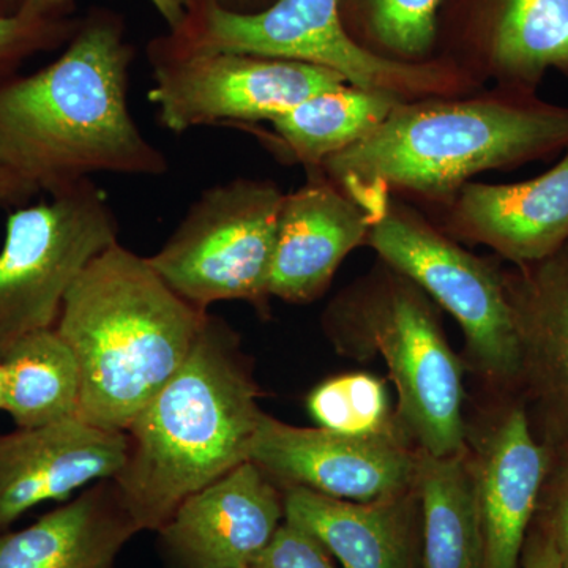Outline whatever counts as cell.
Instances as JSON below:
<instances>
[{"mask_svg":"<svg viewBox=\"0 0 568 568\" xmlns=\"http://www.w3.org/2000/svg\"><path fill=\"white\" fill-rule=\"evenodd\" d=\"M493 59L519 81L537 80L549 69L568 71V0H503Z\"/></svg>","mask_w":568,"mask_h":568,"instance_id":"cell-23","label":"cell"},{"mask_svg":"<svg viewBox=\"0 0 568 568\" xmlns=\"http://www.w3.org/2000/svg\"><path fill=\"white\" fill-rule=\"evenodd\" d=\"M549 484L547 510L541 529L558 551L564 568H568V462L560 463Z\"/></svg>","mask_w":568,"mask_h":568,"instance_id":"cell-28","label":"cell"},{"mask_svg":"<svg viewBox=\"0 0 568 568\" xmlns=\"http://www.w3.org/2000/svg\"><path fill=\"white\" fill-rule=\"evenodd\" d=\"M237 336L209 315L192 353L134 418L114 478L140 530L164 528L186 499L248 462L263 417Z\"/></svg>","mask_w":568,"mask_h":568,"instance_id":"cell-2","label":"cell"},{"mask_svg":"<svg viewBox=\"0 0 568 568\" xmlns=\"http://www.w3.org/2000/svg\"><path fill=\"white\" fill-rule=\"evenodd\" d=\"M138 532L110 478L29 528L0 532V568H115L119 552Z\"/></svg>","mask_w":568,"mask_h":568,"instance_id":"cell-19","label":"cell"},{"mask_svg":"<svg viewBox=\"0 0 568 568\" xmlns=\"http://www.w3.org/2000/svg\"><path fill=\"white\" fill-rule=\"evenodd\" d=\"M78 22L80 20H73L70 14L0 13V85L17 78L29 59L65 47L77 31Z\"/></svg>","mask_w":568,"mask_h":568,"instance_id":"cell-25","label":"cell"},{"mask_svg":"<svg viewBox=\"0 0 568 568\" xmlns=\"http://www.w3.org/2000/svg\"><path fill=\"white\" fill-rule=\"evenodd\" d=\"M418 450L405 440L302 428L263 414L248 462L280 487L373 503L416 487Z\"/></svg>","mask_w":568,"mask_h":568,"instance_id":"cell-11","label":"cell"},{"mask_svg":"<svg viewBox=\"0 0 568 568\" xmlns=\"http://www.w3.org/2000/svg\"><path fill=\"white\" fill-rule=\"evenodd\" d=\"M156 39L171 50L235 52L323 67L354 88L402 100L446 92L452 85L444 71L390 61L361 47L343 24L339 0H274L256 11L196 0L178 29Z\"/></svg>","mask_w":568,"mask_h":568,"instance_id":"cell-6","label":"cell"},{"mask_svg":"<svg viewBox=\"0 0 568 568\" xmlns=\"http://www.w3.org/2000/svg\"><path fill=\"white\" fill-rule=\"evenodd\" d=\"M366 244L457 320L469 365L485 383L507 387L521 379V335L506 276L466 252L417 215L387 203Z\"/></svg>","mask_w":568,"mask_h":568,"instance_id":"cell-9","label":"cell"},{"mask_svg":"<svg viewBox=\"0 0 568 568\" xmlns=\"http://www.w3.org/2000/svg\"><path fill=\"white\" fill-rule=\"evenodd\" d=\"M443 0H369V22L377 40L403 55H420L436 37Z\"/></svg>","mask_w":568,"mask_h":568,"instance_id":"cell-26","label":"cell"},{"mask_svg":"<svg viewBox=\"0 0 568 568\" xmlns=\"http://www.w3.org/2000/svg\"><path fill=\"white\" fill-rule=\"evenodd\" d=\"M283 200L274 182L260 179L209 186L149 263L197 308L241 301L267 313Z\"/></svg>","mask_w":568,"mask_h":568,"instance_id":"cell-7","label":"cell"},{"mask_svg":"<svg viewBox=\"0 0 568 568\" xmlns=\"http://www.w3.org/2000/svg\"><path fill=\"white\" fill-rule=\"evenodd\" d=\"M39 190L22 181L17 174L0 166V207L17 209L31 203Z\"/></svg>","mask_w":568,"mask_h":568,"instance_id":"cell-31","label":"cell"},{"mask_svg":"<svg viewBox=\"0 0 568 568\" xmlns=\"http://www.w3.org/2000/svg\"><path fill=\"white\" fill-rule=\"evenodd\" d=\"M196 0H149L156 13L166 22L168 31H174L185 20ZM73 0H20L18 13L29 17H62L69 14Z\"/></svg>","mask_w":568,"mask_h":568,"instance_id":"cell-29","label":"cell"},{"mask_svg":"<svg viewBox=\"0 0 568 568\" xmlns=\"http://www.w3.org/2000/svg\"><path fill=\"white\" fill-rule=\"evenodd\" d=\"M119 233L92 179L10 212L0 246V358L22 336L55 327L71 284Z\"/></svg>","mask_w":568,"mask_h":568,"instance_id":"cell-8","label":"cell"},{"mask_svg":"<svg viewBox=\"0 0 568 568\" xmlns=\"http://www.w3.org/2000/svg\"><path fill=\"white\" fill-rule=\"evenodd\" d=\"M220 6L234 11H256L264 9L274 0H216Z\"/></svg>","mask_w":568,"mask_h":568,"instance_id":"cell-32","label":"cell"},{"mask_svg":"<svg viewBox=\"0 0 568 568\" xmlns=\"http://www.w3.org/2000/svg\"><path fill=\"white\" fill-rule=\"evenodd\" d=\"M568 148V110L523 100L398 103L386 121L321 171L365 209L388 185L457 194L467 179Z\"/></svg>","mask_w":568,"mask_h":568,"instance_id":"cell-4","label":"cell"},{"mask_svg":"<svg viewBox=\"0 0 568 568\" xmlns=\"http://www.w3.org/2000/svg\"><path fill=\"white\" fill-rule=\"evenodd\" d=\"M129 452V433L80 417L0 435V532L40 504L118 477Z\"/></svg>","mask_w":568,"mask_h":568,"instance_id":"cell-14","label":"cell"},{"mask_svg":"<svg viewBox=\"0 0 568 568\" xmlns=\"http://www.w3.org/2000/svg\"><path fill=\"white\" fill-rule=\"evenodd\" d=\"M284 521V493L245 462L186 497L160 530L183 568H250Z\"/></svg>","mask_w":568,"mask_h":568,"instance_id":"cell-13","label":"cell"},{"mask_svg":"<svg viewBox=\"0 0 568 568\" xmlns=\"http://www.w3.org/2000/svg\"><path fill=\"white\" fill-rule=\"evenodd\" d=\"M20 7V0H0V13L11 14L17 13Z\"/></svg>","mask_w":568,"mask_h":568,"instance_id":"cell-33","label":"cell"},{"mask_svg":"<svg viewBox=\"0 0 568 568\" xmlns=\"http://www.w3.org/2000/svg\"><path fill=\"white\" fill-rule=\"evenodd\" d=\"M506 278L521 335V379L536 396L549 454L568 462V244Z\"/></svg>","mask_w":568,"mask_h":568,"instance_id":"cell-17","label":"cell"},{"mask_svg":"<svg viewBox=\"0 0 568 568\" xmlns=\"http://www.w3.org/2000/svg\"><path fill=\"white\" fill-rule=\"evenodd\" d=\"M402 102L392 93L345 84L310 97L271 123L284 152L313 170L368 136Z\"/></svg>","mask_w":568,"mask_h":568,"instance_id":"cell-22","label":"cell"},{"mask_svg":"<svg viewBox=\"0 0 568 568\" xmlns=\"http://www.w3.org/2000/svg\"><path fill=\"white\" fill-rule=\"evenodd\" d=\"M375 219L320 168L308 170L304 185L284 194L268 293L290 304L316 301L347 254L366 244Z\"/></svg>","mask_w":568,"mask_h":568,"instance_id":"cell-15","label":"cell"},{"mask_svg":"<svg viewBox=\"0 0 568 568\" xmlns=\"http://www.w3.org/2000/svg\"><path fill=\"white\" fill-rule=\"evenodd\" d=\"M250 568L336 567L332 562L331 552L316 537L284 519L271 544L257 556Z\"/></svg>","mask_w":568,"mask_h":568,"instance_id":"cell-27","label":"cell"},{"mask_svg":"<svg viewBox=\"0 0 568 568\" xmlns=\"http://www.w3.org/2000/svg\"><path fill=\"white\" fill-rule=\"evenodd\" d=\"M467 459L485 568H519L530 521L551 470V454L537 439L525 406H500L474 428L467 424Z\"/></svg>","mask_w":568,"mask_h":568,"instance_id":"cell-12","label":"cell"},{"mask_svg":"<svg viewBox=\"0 0 568 568\" xmlns=\"http://www.w3.org/2000/svg\"><path fill=\"white\" fill-rule=\"evenodd\" d=\"M121 242L71 284L55 331L81 372L80 417L112 432L134 418L179 372L207 321Z\"/></svg>","mask_w":568,"mask_h":568,"instance_id":"cell-3","label":"cell"},{"mask_svg":"<svg viewBox=\"0 0 568 568\" xmlns=\"http://www.w3.org/2000/svg\"><path fill=\"white\" fill-rule=\"evenodd\" d=\"M133 59L121 14L89 11L55 61L0 85V166L48 196L95 174H166L130 111Z\"/></svg>","mask_w":568,"mask_h":568,"instance_id":"cell-1","label":"cell"},{"mask_svg":"<svg viewBox=\"0 0 568 568\" xmlns=\"http://www.w3.org/2000/svg\"><path fill=\"white\" fill-rule=\"evenodd\" d=\"M306 409L321 428L410 444L399 425L386 383L369 373L328 377L310 392Z\"/></svg>","mask_w":568,"mask_h":568,"instance_id":"cell-24","label":"cell"},{"mask_svg":"<svg viewBox=\"0 0 568 568\" xmlns=\"http://www.w3.org/2000/svg\"><path fill=\"white\" fill-rule=\"evenodd\" d=\"M3 398H6V373L0 364V409H3Z\"/></svg>","mask_w":568,"mask_h":568,"instance_id":"cell-34","label":"cell"},{"mask_svg":"<svg viewBox=\"0 0 568 568\" xmlns=\"http://www.w3.org/2000/svg\"><path fill=\"white\" fill-rule=\"evenodd\" d=\"M284 519L316 537L345 568H416L420 503L416 487L351 503L302 487L283 488Z\"/></svg>","mask_w":568,"mask_h":568,"instance_id":"cell-18","label":"cell"},{"mask_svg":"<svg viewBox=\"0 0 568 568\" xmlns=\"http://www.w3.org/2000/svg\"><path fill=\"white\" fill-rule=\"evenodd\" d=\"M424 568H485L484 537L467 450L454 457L418 452Z\"/></svg>","mask_w":568,"mask_h":568,"instance_id":"cell-20","label":"cell"},{"mask_svg":"<svg viewBox=\"0 0 568 568\" xmlns=\"http://www.w3.org/2000/svg\"><path fill=\"white\" fill-rule=\"evenodd\" d=\"M153 85L149 102L163 129L272 122L298 103L347 84L335 71L308 63L235 54L171 50L149 41Z\"/></svg>","mask_w":568,"mask_h":568,"instance_id":"cell-10","label":"cell"},{"mask_svg":"<svg viewBox=\"0 0 568 568\" xmlns=\"http://www.w3.org/2000/svg\"><path fill=\"white\" fill-rule=\"evenodd\" d=\"M0 364L6 373L3 410L18 428L80 416V365L55 327L22 336Z\"/></svg>","mask_w":568,"mask_h":568,"instance_id":"cell-21","label":"cell"},{"mask_svg":"<svg viewBox=\"0 0 568 568\" xmlns=\"http://www.w3.org/2000/svg\"><path fill=\"white\" fill-rule=\"evenodd\" d=\"M452 227L519 267L558 253L568 244V153L530 181L466 183L455 194Z\"/></svg>","mask_w":568,"mask_h":568,"instance_id":"cell-16","label":"cell"},{"mask_svg":"<svg viewBox=\"0 0 568 568\" xmlns=\"http://www.w3.org/2000/svg\"><path fill=\"white\" fill-rule=\"evenodd\" d=\"M327 320L343 351L384 358L396 416L418 452L439 458L465 454L463 364L417 284L394 271L357 297L335 302Z\"/></svg>","mask_w":568,"mask_h":568,"instance_id":"cell-5","label":"cell"},{"mask_svg":"<svg viewBox=\"0 0 568 568\" xmlns=\"http://www.w3.org/2000/svg\"><path fill=\"white\" fill-rule=\"evenodd\" d=\"M523 568H564L551 538L538 529L526 538L521 555Z\"/></svg>","mask_w":568,"mask_h":568,"instance_id":"cell-30","label":"cell"}]
</instances>
